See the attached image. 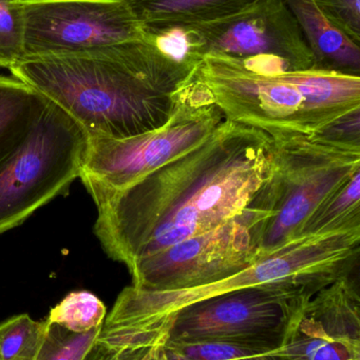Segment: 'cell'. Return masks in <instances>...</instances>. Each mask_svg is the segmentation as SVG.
Returning <instances> with one entry per match:
<instances>
[{"mask_svg":"<svg viewBox=\"0 0 360 360\" xmlns=\"http://www.w3.org/2000/svg\"><path fill=\"white\" fill-rule=\"evenodd\" d=\"M272 168V139L224 120L194 149L101 199L94 234L130 270L146 256L209 232L257 198Z\"/></svg>","mask_w":360,"mask_h":360,"instance_id":"1","label":"cell"},{"mask_svg":"<svg viewBox=\"0 0 360 360\" xmlns=\"http://www.w3.org/2000/svg\"><path fill=\"white\" fill-rule=\"evenodd\" d=\"M197 63L170 34L147 30L141 39L25 58L10 71L87 134L125 139L170 120Z\"/></svg>","mask_w":360,"mask_h":360,"instance_id":"2","label":"cell"},{"mask_svg":"<svg viewBox=\"0 0 360 360\" xmlns=\"http://www.w3.org/2000/svg\"><path fill=\"white\" fill-rule=\"evenodd\" d=\"M192 77L224 120L279 134L311 135L360 109V76L306 70L262 72L218 54L201 57Z\"/></svg>","mask_w":360,"mask_h":360,"instance_id":"3","label":"cell"},{"mask_svg":"<svg viewBox=\"0 0 360 360\" xmlns=\"http://www.w3.org/2000/svg\"><path fill=\"white\" fill-rule=\"evenodd\" d=\"M360 228L306 235L285 243L244 270L202 287L175 291L126 288L104 321L101 335L163 327L182 309L254 288H291L312 294L359 268Z\"/></svg>","mask_w":360,"mask_h":360,"instance_id":"4","label":"cell"},{"mask_svg":"<svg viewBox=\"0 0 360 360\" xmlns=\"http://www.w3.org/2000/svg\"><path fill=\"white\" fill-rule=\"evenodd\" d=\"M272 139L270 176L255 199L270 212L262 235V256L297 238L317 207L360 170V146L317 134H279Z\"/></svg>","mask_w":360,"mask_h":360,"instance_id":"5","label":"cell"},{"mask_svg":"<svg viewBox=\"0 0 360 360\" xmlns=\"http://www.w3.org/2000/svg\"><path fill=\"white\" fill-rule=\"evenodd\" d=\"M224 120L190 73L175 113L160 128L125 139L88 135L80 179L99 202L198 147Z\"/></svg>","mask_w":360,"mask_h":360,"instance_id":"6","label":"cell"},{"mask_svg":"<svg viewBox=\"0 0 360 360\" xmlns=\"http://www.w3.org/2000/svg\"><path fill=\"white\" fill-rule=\"evenodd\" d=\"M87 146L86 131L50 101L18 147L0 162V234L68 192L80 179Z\"/></svg>","mask_w":360,"mask_h":360,"instance_id":"7","label":"cell"},{"mask_svg":"<svg viewBox=\"0 0 360 360\" xmlns=\"http://www.w3.org/2000/svg\"><path fill=\"white\" fill-rule=\"evenodd\" d=\"M270 212L255 202L222 226L137 260L129 270L133 287L175 291L232 276L261 259Z\"/></svg>","mask_w":360,"mask_h":360,"instance_id":"8","label":"cell"},{"mask_svg":"<svg viewBox=\"0 0 360 360\" xmlns=\"http://www.w3.org/2000/svg\"><path fill=\"white\" fill-rule=\"evenodd\" d=\"M175 30L185 54L197 61L218 54L262 72L315 68L302 29L283 0H264L230 18Z\"/></svg>","mask_w":360,"mask_h":360,"instance_id":"9","label":"cell"},{"mask_svg":"<svg viewBox=\"0 0 360 360\" xmlns=\"http://www.w3.org/2000/svg\"><path fill=\"white\" fill-rule=\"evenodd\" d=\"M314 295L291 288H254L216 296L179 311L168 340L279 348L294 317Z\"/></svg>","mask_w":360,"mask_h":360,"instance_id":"10","label":"cell"},{"mask_svg":"<svg viewBox=\"0 0 360 360\" xmlns=\"http://www.w3.org/2000/svg\"><path fill=\"white\" fill-rule=\"evenodd\" d=\"M25 58L86 52L147 34L127 0H23Z\"/></svg>","mask_w":360,"mask_h":360,"instance_id":"11","label":"cell"},{"mask_svg":"<svg viewBox=\"0 0 360 360\" xmlns=\"http://www.w3.org/2000/svg\"><path fill=\"white\" fill-rule=\"evenodd\" d=\"M285 360H360L359 269L315 294L280 346Z\"/></svg>","mask_w":360,"mask_h":360,"instance_id":"12","label":"cell"},{"mask_svg":"<svg viewBox=\"0 0 360 360\" xmlns=\"http://www.w3.org/2000/svg\"><path fill=\"white\" fill-rule=\"evenodd\" d=\"M283 1L297 20L314 56V69L360 76L359 44L332 25L316 0Z\"/></svg>","mask_w":360,"mask_h":360,"instance_id":"13","label":"cell"},{"mask_svg":"<svg viewBox=\"0 0 360 360\" xmlns=\"http://www.w3.org/2000/svg\"><path fill=\"white\" fill-rule=\"evenodd\" d=\"M264 0H127L147 30L179 29L241 14Z\"/></svg>","mask_w":360,"mask_h":360,"instance_id":"14","label":"cell"},{"mask_svg":"<svg viewBox=\"0 0 360 360\" xmlns=\"http://www.w3.org/2000/svg\"><path fill=\"white\" fill-rule=\"evenodd\" d=\"M49 103L14 76H0V162L18 147Z\"/></svg>","mask_w":360,"mask_h":360,"instance_id":"15","label":"cell"},{"mask_svg":"<svg viewBox=\"0 0 360 360\" xmlns=\"http://www.w3.org/2000/svg\"><path fill=\"white\" fill-rule=\"evenodd\" d=\"M360 228V170L309 216L297 237Z\"/></svg>","mask_w":360,"mask_h":360,"instance_id":"16","label":"cell"},{"mask_svg":"<svg viewBox=\"0 0 360 360\" xmlns=\"http://www.w3.org/2000/svg\"><path fill=\"white\" fill-rule=\"evenodd\" d=\"M168 360H285L279 348L230 342H175L167 340Z\"/></svg>","mask_w":360,"mask_h":360,"instance_id":"17","label":"cell"},{"mask_svg":"<svg viewBox=\"0 0 360 360\" xmlns=\"http://www.w3.org/2000/svg\"><path fill=\"white\" fill-rule=\"evenodd\" d=\"M48 321L16 315L0 323V359L36 360L48 336Z\"/></svg>","mask_w":360,"mask_h":360,"instance_id":"18","label":"cell"},{"mask_svg":"<svg viewBox=\"0 0 360 360\" xmlns=\"http://www.w3.org/2000/svg\"><path fill=\"white\" fill-rule=\"evenodd\" d=\"M106 315L107 308L97 295L78 291L68 294L50 311L46 321L73 333H86L101 327Z\"/></svg>","mask_w":360,"mask_h":360,"instance_id":"19","label":"cell"},{"mask_svg":"<svg viewBox=\"0 0 360 360\" xmlns=\"http://www.w3.org/2000/svg\"><path fill=\"white\" fill-rule=\"evenodd\" d=\"M23 0H0V68L11 70L25 58Z\"/></svg>","mask_w":360,"mask_h":360,"instance_id":"20","label":"cell"},{"mask_svg":"<svg viewBox=\"0 0 360 360\" xmlns=\"http://www.w3.org/2000/svg\"><path fill=\"white\" fill-rule=\"evenodd\" d=\"M101 327L86 333H73L61 326L50 323L46 342L36 360L86 359L97 344Z\"/></svg>","mask_w":360,"mask_h":360,"instance_id":"21","label":"cell"},{"mask_svg":"<svg viewBox=\"0 0 360 360\" xmlns=\"http://www.w3.org/2000/svg\"><path fill=\"white\" fill-rule=\"evenodd\" d=\"M317 4L345 35L360 44V0H316Z\"/></svg>","mask_w":360,"mask_h":360,"instance_id":"22","label":"cell"},{"mask_svg":"<svg viewBox=\"0 0 360 360\" xmlns=\"http://www.w3.org/2000/svg\"><path fill=\"white\" fill-rule=\"evenodd\" d=\"M315 134L335 143L360 146V109L342 116Z\"/></svg>","mask_w":360,"mask_h":360,"instance_id":"23","label":"cell"},{"mask_svg":"<svg viewBox=\"0 0 360 360\" xmlns=\"http://www.w3.org/2000/svg\"><path fill=\"white\" fill-rule=\"evenodd\" d=\"M168 340V334H164L154 342L131 348L111 350L101 345L95 344L94 348L85 360H148L156 347L164 340Z\"/></svg>","mask_w":360,"mask_h":360,"instance_id":"24","label":"cell"},{"mask_svg":"<svg viewBox=\"0 0 360 360\" xmlns=\"http://www.w3.org/2000/svg\"><path fill=\"white\" fill-rule=\"evenodd\" d=\"M0 360H1V359H0Z\"/></svg>","mask_w":360,"mask_h":360,"instance_id":"25","label":"cell"}]
</instances>
